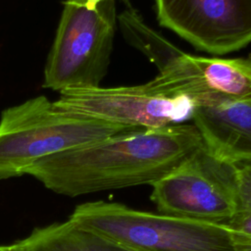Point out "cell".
<instances>
[{"label":"cell","instance_id":"5b68a950","mask_svg":"<svg viewBox=\"0 0 251 251\" xmlns=\"http://www.w3.org/2000/svg\"><path fill=\"white\" fill-rule=\"evenodd\" d=\"M150 186L161 214L226 225L238 211L235 166L205 147Z\"/></svg>","mask_w":251,"mask_h":251},{"label":"cell","instance_id":"5bb4252c","mask_svg":"<svg viewBox=\"0 0 251 251\" xmlns=\"http://www.w3.org/2000/svg\"><path fill=\"white\" fill-rule=\"evenodd\" d=\"M104 1H108V0H84V3L87 8L95 9L100 3L104 2Z\"/></svg>","mask_w":251,"mask_h":251},{"label":"cell","instance_id":"8992f818","mask_svg":"<svg viewBox=\"0 0 251 251\" xmlns=\"http://www.w3.org/2000/svg\"><path fill=\"white\" fill-rule=\"evenodd\" d=\"M57 108L82 117L140 128L191 120L196 102L158 93L148 82L119 87H68L54 101Z\"/></svg>","mask_w":251,"mask_h":251},{"label":"cell","instance_id":"8fae6325","mask_svg":"<svg viewBox=\"0 0 251 251\" xmlns=\"http://www.w3.org/2000/svg\"><path fill=\"white\" fill-rule=\"evenodd\" d=\"M225 226L234 232L251 237V212H237Z\"/></svg>","mask_w":251,"mask_h":251},{"label":"cell","instance_id":"6da1fadb","mask_svg":"<svg viewBox=\"0 0 251 251\" xmlns=\"http://www.w3.org/2000/svg\"><path fill=\"white\" fill-rule=\"evenodd\" d=\"M203 147L193 124L139 128L42 158L25 175L54 193L76 197L151 185Z\"/></svg>","mask_w":251,"mask_h":251},{"label":"cell","instance_id":"52a82bcc","mask_svg":"<svg viewBox=\"0 0 251 251\" xmlns=\"http://www.w3.org/2000/svg\"><path fill=\"white\" fill-rule=\"evenodd\" d=\"M159 25L214 55L251 43V0H155Z\"/></svg>","mask_w":251,"mask_h":251},{"label":"cell","instance_id":"7c38bea8","mask_svg":"<svg viewBox=\"0 0 251 251\" xmlns=\"http://www.w3.org/2000/svg\"><path fill=\"white\" fill-rule=\"evenodd\" d=\"M233 232L235 251H251V237Z\"/></svg>","mask_w":251,"mask_h":251},{"label":"cell","instance_id":"30bf717a","mask_svg":"<svg viewBox=\"0 0 251 251\" xmlns=\"http://www.w3.org/2000/svg\"><path fill=\"white\" fill-rule=\"evenodd\" d=\"M233 165L235 166L237 212H251V162Z\"/></svg>","mask_w":251,"mask_h":251},{"label":"cell","instance_id":"3957f363","mask_svg":"<svg viewBox=\"0 0 251 251\" xmlns=\"http://www.w3.org/2000/svg\"><path fill=\"white\" fill-rule=\"evenodd\" d=\"M126 251H235L225 225L140 211L121 203L77 205L68 219Z\"/></svg>","mask_w":251,"mask_h":251},{"label":"cell","instance_id":"9a60e30c","mask_svg":"<svg viewBox=\"0 0 251 251\" xmlns=\"http://www.w3.org/2000/svg\"><path fill=\"white\" fill-rule=\"evenodd\" d=\"M247 163H248V162H247Z\"/></svg>","mask_w":251,"mask_h":251},{"label":"cell","instance_id":"4fadbf2b","mask_svg":"<svg viewBox=\"0 0 251 251\" xmlns=\"http://www.w3.org/2000/svg\"><path fill=\"white\" fill-rule=\"evenodd\" d=\"M0 251H22V249L19 247L17 242H14L12 244L0 245Z\"/></svg>","mask_w":251,"mask_h":251},{"label":"cell","instance_id":"277c9868","mask_svg":"<svg viewBox=\"0 0 251 251\" xmlns=\"http://www.w3.org/2000/svg\"><path fill=\"white\" fill-rule=\"evenodd\" d=\"M115 0L95 9L84 0H66L47 57L42 86L55 91L68 87L100 86L114 45Z\"/></svg>","mask_w":251,"mask_h":251},{"label":"cell","instance_id":"ba28073f","mask_svg":"<svg viewBox=\"0 0 251 251\" xmlns=\"http://www.w3.org/2000/svg\"><path fill=\"white\" fill-rule=\"evenodd\" d=\"M191 121L212 156L228 164L251 162V100L199 101Z\"/></svg>","mask_w":251,"mask_h":251},{"label":"cell","instance_id":"9c48e42d","mask_svg":"<svg viewBox=\"0 0 251 251\" xmlns=\"http://www.w3.org/2000/svg\"><path fill=\"white\" fill-rule=\"evenodd\" d=\"M16 242L22 251H126L69 220L35 227Z\"/></svg>","mask_w":251,"mask_h":251},{"label":"cell","instance_id":"7a4b0ae2","mask_svg":"<svg viewBox=\"0 0 251 251\" xmlns=\"http://www.w3.org/2000/svg\"><path fill=\"white\" fill-rule=\"evenodd\" d=\"M140 127L57 108L44 95L6 108L0 118V179L24 176L36 161Z\"/></svg>","mask_w":251,"mask_h":251}]
</instances>
